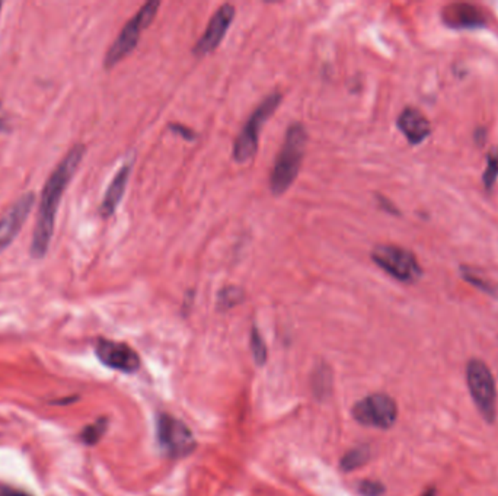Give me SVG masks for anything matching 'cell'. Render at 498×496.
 Returning <instances> with one entry per match:
<instances>
[{
	"instance_id": "21",
	"label": "cell",
	"mask_w": 498,
	"mask_h": 496,
	"mask_svg": "<svg viewBox=\"0 0 498 496\" xmlns=\"http://www.w3.org/2000/svg\"><path fill=\"white\" fill-rule=\"evenodd\" d=\"M103 431H105V422H103V421L97 422V424H94V425L88 426V428L83 431L82 440H83L86 444H89V446H92V444H95V442L99 441V438H101L102 434H103Z\"/></svg>"
},
{
	"instance_id": "26",
	"label": "cell",
	"mask_w": 498,
	"mask_h": 496,
	"mask_svg": "<svg viewBox=\"0 0 498 496\" xmlns=\"http://www.w3.org/2000/svg\"><path fill=\"white\" fill-rule=\"evenodd\" d=\"M0 9H2V2H0Z\"/></svg>"
},
{
	"instance_id": "18",
	"label": "cell",
	"mask_w": 498,
	"mask_h": 496,
	"mask_svg": "<svg viewBox=\"0 0 498 496\" xmlns=\"http://www.w3.org/2000/svg\"><path fill=\"white\" fill-rule=\"evenodd\" d=\"M251 348H252V354H254L257 364L258 365L264 364L267 360V347H266L264 339H262L259 331L255 328V326L251 332Z\"/></svg>"
},
{
	"instance_id": "24",
	"label": "cell",
	"mask_w": 498,
	"mask_h": 496,
	"mask_svg": "<svg viewBox=\"0 0 498 496\" xmlns=\"http://www.w3.org/2000/svg\"><path fill=\"white\" fill-rule=\"evenodd\" d=\"M8 128H9V120H8L6 112L2 107V103H0V132H6Z\"/></svg>"
},
{
	"instance_id": "10",
	"label": "cell",
	"mask_w": 498,
	"mask_h": 496,
	"mask_svg": "<svg viewBox=\"0 0 498 496\" xmlns=\"http://www.w3.org/2000/svg\"><path fill=\"white\" fill-rule=\"evenodd\" d=\"M35 201L32 192H26L12 204L9 210L0 218V254L15 240L26 217L30 216Z\"/></svg>"
},
{
	"instance_id": "23",
	"label": "cell",
	"mask_w": 498,
	"mask_h": 496,
	"mask_svg": "<svg viewBox=\"0 0 498 496\" xmlns=\"http://www.w3.org/2000/svg\"><path fill=\"white\" fill-rule=\"evenodd\" d=\"M0 496H30V495H26V493L21 492V490H17L13 488L2 485V486H0Z\"/></svg>"
},
{
	"instance_id": "8",
	"label": "cell",
	"mask_w": 498,
	"mask_h": 496,
	"mask_svg": "<svg viewBox=\"0 0 498 496\" xmlns=\"http://www.w3.org/2000/svg\"><path fill=\"white\" fill-rule=\"evenodd\" d=\"M157 440L169 457H183L195 447L191 429L170 415H161L157 420Z\"/></svg>"
},
{
	"instance_id": "19",
	"label": "cell",
	"mask_w": 498,
	"mask_h": 496,
	"mask_svg": "<svg viewBox=\"0 0 498 496\" xmlns=\"http://www.w3.org/2000/svg\"><path fill=\"white\" fill-rule=\"evenodd\" d=\"M462 273H464V278H465L468 282L474 284L475 287H478V289L484 290L485 293H494V287H492L487 280L481 278L475 271H472V269H469V268H462Z\"/></svg>"
},
{
	"instance_id": "6",
	"label": "cell",
	"mask_w": 498,
	"mask_h": 496,
	"mask_svg": "<svg viewBox=\"0 0 498 496\" xmlns=\"http://www.w3.org/2000/svg\"><path fill=\"white\" fill-rule=\"evenodd\" d=\"M372 259L389 276L402 282H415L421 277V268L415 256L395 245H377L372 251Z\"/></svg>"
},
{
	"instance_id": "3",
	"label": "cell",
	"mask_w": 498,
	"mask_h": 496,
	"mask_svg": "<svg viewBox=\"0 0 498 496\" xmlns=\"http://www.w3.org/2000/svg\"><path fill=\"white\" fill-rule=\"evenodd\" d=\"M283 95L280 92H271L259 102V105L249 115L239 136L236 137L233 145V159L238 163H243L252 159L258 149V137L261 127L279 108Z\"/></svg>"
},
{
	"instance_id": "14",
	"label": "cell",
	"mask_w": 498,
	"mask_h": 496,
	"mask_svg": "<svg viewBox=\"0 0 498 496\" xmlns=\"http://www.w3.org/2000/svg\"><path fill=\"white\" fill-rule=\"evenodd\" d=\"M130 171H131V162L128 161L120 169H118V172L112 178L111 184L107 188V192H105L103 200L99 207V213L102 217L112 216L115 208L118 207V204H120L123 195L126 192Z\"/></svg>"
},
{
	"instance_id": "5",
	"label": "cell",
	"mask_w": 498,
	"mask_h": 496,
	"mask_svg": "<svg viewBox=\"0 0 498 496\" xmlns=\"http://www.w3.org/2000/svg\"><path fill=\"white\" fill-rule=\"evenodd\" d=\"M159 6V0H149V2L144 3L139 9L137 14L124 25V28L118 34L115 41L108 48L107 54H105V68L110 69L115 66L118 61H121L128 53H131V51L136 48L141 31L149 27V23L156 17Z\"/></svg>"
},
{
	"instance_id": "16",
	"label": "cell",
	"mask_w": 498,
	"mask_h": 496,
	"mask_svg": "<svg viewBox=\"0 0 498 496\" xmlns=\"http://www.w3.org/2000/svg\"><path fill=\"white\" fill-rule=\"evenodd\" d=\"M243 297H245L243 290L239 289V287H236V285L223 287L217 296V306L220 310H228L238 303H241Z\"/></svg>"
},
{
	"instance_id": "13",
	"label": "cell",
	"mask_w": 498,
	"mask_h": 496,
	"mask_svg": "<svg viewBox=\"0 0 498 496\" xmlns=\"http://www.w3.org/2000/svg\"><path fill=\"white\" fill-rule=\"evenodd\" d=\"M399 132L408 138L411 145H418L430 134V123L426 116L415 108H405L398 116Z\"/></svg>"
},
{
	"instance_id": "4",
	"label": "cell",
	"mask_w": 498,
	"mask_h": 496,
	"mask_svg": "<svg viewBox=\"0 0 498 496\" xmlns=\"http://www.w3.org/2000/svg\"><path fill=\"white\" fill-rule=\"evenodd\" d=\"M466 382L469 393L485 422L494 424L497 417V386L487 364L470 360L466 365Z\"/></svg>"
},
{
	"instance_id": "2",
	"label": "cell",
	"mask_w": 498,
	"mask_h": 496,
	"mask_svg": "<svg viewBox=\"0 0 498 496\" xmlns=\"http://www.w3.org/2000/svg\"><path fill=\"white\" fill-rule=\"evenodd\" d=\"M308 133L303 124L293 123L288 125L281 149L275 158L270 175V188L275 195L286 192L296 179L303 161Z\"/></svg>"
},
{
	"instance_id": "1",
	"label": "cell",
	"mask_w": 498,
	"mask_h": 496,
	"mask_svg": "<svg viewBox=\"0 0 498 496\" xmlns=\"http://www.w3.org/2000/svg\"><path fill=\"white\" fill-rule=\"evenodd\" d=\"M85 152V145L77 143L60 161V163L56 166L54 171L51 172L44 184L30 249L31 256L35 259L44 258L48 252L52 233H54L57 207L63 197V192L68 188L69 182L77 171L79 165H81Z\"/></svg>"
},
{
	"instance_id": "11",
	"label": "cell",
	"mask_w": 498,
	"mask_h": 496,
	"mask_svg": "<svg viewBox=\"0 0 498 496\" xmlns=\"http://www.w3.org/2000/svg\"><path fill=\"white\" fill-rule=\"evenodd\" d=\"M236 9L233 5L230 3H225L221 5L216 12L215 15L210 19L207 28L204 31V34L199 38V41L195 43L192 51L195 54L203 56L213 51L220 41L223 40V37L226 35V31L229 30L230 23L235 18Z\"/></svg>"
},
{
	"instance_id": "22",
	"label": "cell",
	"mask_w": 498,
	"mask_h": 496,
	"mask_svg": "<svg viewBox=\"0 0 498 496\" xmlns=\"http://www.w3.org/2000/svg\"><path fill=\"white\" fill-rule=\"evenodd\" d=\"M169 128L172 130V132L181 134L186 140H194L197 137V133L194 132L192 128H188V127L182 125V124H174L172 123V124H169Z\"/></svg>"
},
{
	"instance_id": "25",
	"label": "cell",
	"mask_w": 498,
	"mask_h": 496,
	"mask_svg": "<svg viewBox=\"0 0 498 496\" xmlns=\"http://www.w3.org/2000/svg\"><path fill=\"white\" fill-rule=\"evenodd\" d=\"M436 489L435 488H430V489H427L421 496H436Z\"/></svg>"
},
{
	"instance_id": "15",
	"label": "cell",
	"mask_w": 498,
	"mask_h": 496,
	"mask_svg": "<svg viewBox=\"0 0 498 496\" xmlns=\"http://www.w3.org/2000/svg\"><path fill=\"white\" fill-rule=\"evenodd\" d=\"M370 459V450L369 447L361 446V447H356L350 450L343 459H341V467L346 472H351L354 468H359L361 466H364Z\"/></svg>"
},
{
	"instance_id": "17",
	"label": "cell",
	"mask_w": 498,
	"mask_h": 496,
	"mask_svg": "<svg viewBox=\"0 0 498 496\" xmlns=\"http://www.w3.org/2000/svg\"><path fill=\"white\" fill-rule=\"evenodd\" d=\"M498 178V146L492 147L487 158V169L484 172V184L488 189L492 188Z\"/></svg>"
},
{
	"instance_id": "12",
	"label": "cell",
	"mask_w": 498,
	"mask_h": 496,
	"mask_svg": "<svg viewBox=\"0 0 498 496\" xmlns=\"http://www.w3.org/2000/svg\"><path fill=\"white\" fill-rule=\"evenodd\" d=\"M443 22L455 30L481 28L487 22L484 12L469 3H452L441 12Z\"/></svg>"
},
{
	"instance_id": "20",
	"label": "cell",
	"mask_w": 498,
	"mask_h": 496,
	"mask_svg": "<svg viewBox=\"0 0 498 496\" xmlns=\"http://www.w3.org/2000/svg\"><path fill=\"white\" fill-rule=\"evenodd\" d=\"M359 492L363 496H382L385 486L377 480H363L359 486Z\"/></svg>"
},
{
	"instance_id": "7",
	"label": "cell",
	"mask_w": 498,
	"mask_h": 496,
	"mask_svg": "<svg viewBox=\"0 0 498 496\" xmlns=\"http://www.w3.org/2000/svg\"><path fill=\"white\" fill-rule=\"evenodd\" d=\"M352 417L364 426L389 429L398 417L397 402L384 393L366 396L354 404Z\"/></svg>"
},
{
	"instance_id": "9",
	"label": "cell",
	"mask_w": 498,
	"mask_h": 496,
	"mask_svg": "<svg viewBox=\"0 0 498 496\" xmlns=\"http://www.w3.org/2000/svg\"><path fill=\"white\" fill-rule=\"evenodd\" d=\"M95 354L99 361L112 370L123 373H135L140 367L137 352L127 344L99 339L95 345Z\"/></svg>"
}]
</instances>
